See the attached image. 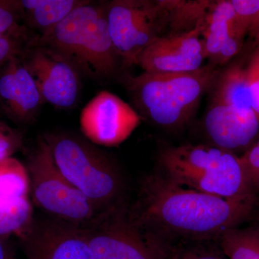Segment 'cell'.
Returning <instances> with one entry per match:
<instances>
[{
  "instance_id": "9c48e42d",
  "label": "cell",
  "mask_w": 259,
  "mask_h": 259,
  "mask_svg": "<svg viewBox=\"0 0 259 259\" xmlns=\"http://www.w3.org/2000/svg\"><path fill=\"white\" fill-rule=\"evenodd\" d=\"M137 110L115 94H97L81 110L80 128L83 136L98 146H117L126 141L141 122Z\"/></svg>"
},
{
  "instance_id": "6da1fadb",
  "label": "cell",
  "mask_w": 259,
  "mask_h": 259,
  "mask_svg": "<svg viewBox=\"0 0 259 259\" xmlns=\"http://www.w3.org/2000/svg\"><path fill=\"white\" fill-rule=\"evenodd\" d=\"M144 188V217L192 236L222 234L236 228L249 217L255 201L223 198L161 177H151Z\"/></svg>"
},
{
  "instance_id": "d6986e66",
  "label": "cell",
  "mask_w": 259,
  "mask_h": 259,
  "mask_svg": "<svg viewBox=\"0 0 259 259\" xmlns=\"http://www.w3.org/2000/svg\"><path fill=\"white\" fill-rule=\"evenodd\" d=\"M32 222L28 197L0 201V237L21 234Z\"/></svg>"
},
{
  "instance_id": "7a4b0ae2",
  "label": "cell",
  "mask_w": 259,
  "mask_h": 259,
  "mask_svg": "<svg viewBox=\"0 0 259 259\" xmlns=\"http://www.w3.org/2000/svg\"><path fill=\"white\" fill-rule=\"evenodd\" d=\"M220 71L209 64L183 74L144 72L127 76L126 89L141 117L163 128L180 129L192 120Z\"/></svg>"
},
{
  "instance_id": "83f0119b",
  "label": "cell",
  "mask_w": 259,
  "mask_h": 259,
  "mask_svg": "<svg viewBox=\"0 0 259 259\" xmlns=\"http://www.w3.org/2000/svg\"><path fill=\"white\" fill-rule=\"evenodd\" d=\"M249 32L251 36L254 39L256 47H259V18L254 25L250 29Z\"/></svg>"
},
{
  "instance_id": "4316f807",
  "label": "cell",
  "mask_w": 259,
  "mask_h": 259,
  "mask_svg": "<svg viewBox=\"0 0 259 259\" xmlns=\"http://www.w3.org/2000/svg\"><path fill=\"white\" fill-rule=\"evenodd\" d=\"M0 259H16L14 252L4 241L3 237H0Z\"/></svg>"
},
{
  "instance_id": "f1b7e54d",
  "label": "cell",
  "mask_w": 259,
  "mask_h": 259,
  "mask_svg": "<svg viewBox=\"0 0 259 259\" xmlns=\"http://www.w3.org/2000/svg\"><path fill=\"white\" fill-rule=\"evenodd\" d=\"M3 161H0V167H1L2 162H3Z\"/></svg>"
},
{
  "instance_id": "cb8c5ba5",
  "label": "cell",
  "mask_w": 259,
  "mask_h": 259,
  "mask_svg": "<svg viewBox=\"0 0 259 259\" xmlns=\"http://www.w3.org/2000/svg\"><path fill=\"white\" fill-rule=\"evenodd\" d=\"M252 98V108L259 117V47L250 56L246 67Z\"/></svg>"
},
{
  "instance_id": "3957f363",
  "label": "cell",
  "mask_w": 259,
  "mask_h": 259,
  "mask_svg": "<svg viewBox=\"0 0 259 259\" xmlns=\"http://www.w3.org/2000/svg\"><path fill=\"white\" fill-rule=\"evenodd\" d=\"M159 161L167 178L182 187L223 198L255 200L241 158L232 151L214 145L171 146L161 151Z\"/></svg>"
},
{
  "instance_id": "7402d4cb",
  "label": "cell",
  "mask_w": 259,
  "mask_h": 259,
  "mask_svg": "<svg viewBox=\"0 0 259 259\" xmlns=\"http://www.w3.org/2000/svg\"><path fill=\"white\" fill-rule=\"evenodd\" d=\"M22 18L19 0H0V33L20 28Z\"/></svg>"
},
{
  "instance_id": "5bb4252c",
  "label": "cell",
  "mask_w": 259,
  "mask_h": 259,
  "mask_svg": "<svg viewBox=\"0 0 259 259\" xmlns=\"http://www.w3.org/2000/svg\"><path fill=\"white\" fill-rule=\"evenodd\" d=\"M82 230L93 259H163L127 227L96 225Z\"/></svg>"
},
{
  "instance_id": "44dd1931",
  "label": "cell",
  "mask_w": 259,
  "mask_h": 259,
  "mask_svg": "<svg viewBox=\"0 0 259 259\" xmlns=\"http://www.w3.org/2000/svg\"><path fill=\"white\" fill-rule=\"evenodd\" d=\"M237 32L245 37L259 18V0H231Z\"/></svg>"
},
{
  "instance_id": "30bf717a",
  "label": "cell",
  "mask_w": 259,
  "mask_h": 259,
  "mask_svg": "<svg viewBox=\"0 0 259 259\" xmlns=\"http://www.w3.org/2000/svg\"><path fill=\"white\" fill-rule=\"evenodd\" d=\"M204 21L190 31L158 37L140 55L138 65L151 74H183L202 67L207 59L202 32Z\"/></svg>"
},
{
  "instance_id": "ffe728a7",
  "label": "cell",
  "mask_w": 259,
  "mask_h": 259,
  "mask_svg": "<svg viewBox=\"0 0 259 259\" xmlns=\"http://www.w3.org/2000/svg\"><path fill=\"white\" fill-rule=\"evenodd\" d=\"M30 40L23 25L12 31L0 33V67L15 56L22 55Z\"/></svg>"
},
{
  "instance_id": "8fae6325",
  "label": "cell",
  "mask_w": 259,
  "mask_h": 259,
  "mask_svg": "<svg viewBox=\"0 0 259 259\" xmlns=\"http://www.w3.org/2000/svg\"><path fill=\"white\" fill-rule=\"evenodd\" d=\"M19 236L27 259H93L83 230L75 226L32 222Z\"/></svg>"
},
{
  "instance_id": "277c9868",
  "label": "cell",
  "mask_w": 259,
  "mask_h": 259,
  "mask_svg": "<svg viewBox=\"0 0 259 259\" xmlns=\"http://www.w3.org/2000/svg\"><path fill=\"white\" fill-rule=\"evenodd\" d=\"M34 39L64 56L80 74L93 79L114 76L121 61L109 32L105 5L87 2Z\"/></svg>"
},
{
  "instance_id": "ba28073f",
  "label": "cell",
  "mask_w": 259,
  "mask_h": 259,
  "mask_svg": "<svg viewBox=\"0 0 259 259\" xmlns=\"http://www.w3.org/2000/svg\"><path fill=\"white\" fill-rule=\"evenodd\" d=\"M21 56L44 102L61 109L76 105L81 92L80 73L66 58L34 38Z\"/></svg>"
},
{
  "instance_id": "ac0fdd59",
  "label": "cell",
  "mask_w": 259,
  "mask_h": 259,
  "mask_svg": "<svg viewBox=\"0 0 259 259\" xmlns=\"http://www.w3.org/2000/svg\"><path fill=\"white\" fill-rule=\"evenodd\" d=\"M29 193L27 168L14 158L3 160L0 167V201L28 197Z\"/></svg>"
},
{
  "instance_id": "5b68a950",
  "label": "cell",
  "mask_w": 259,
  "mask_h": 259,
  "mask_svg": "<svg viewBox=\"0 0 259 259\" xmlns=\"http://www.w3.org/2000/svg\"><path fill=\"white\" fill-rule=\"evenodd\" d=\"M56 166L70 183L97 206L110 202L120 190L111 160L91 144L70 134L45 136Z\"/></svg>"
},
{
  "instance_id": "2e32d148",
  "label": "cell",
  "mask_w": 259,
  "mask_h": 259,
  "mask_svg": "<svg viewBox=\"0 0 259 259\" xmlns=\"http://www.w3.org/2000/svg\"><path fill=\"white\" fill-rule=\"evenodd\" d=\"M22 18L30 28L49 32L66 17L88 1L79 0H19Z\"/></svg>"
},
{
  "instance_id": "e0dca14e",
  "label": "cell",
  "mask_w": 259,
  "mask_h": 259,
  "mask_svg": "<svg viewBox=\"0 0 259 259\" xmlns=\"http://www.w3.org/2000/svg\"><path fill=\"white\" fill-rule=\"evenodd\" d=\"M221 247L228 259H259V228L223 232Z\"/></svg>"
},
{
  "instance_id": "7c38bea8",
  "label": "cell",
  "mask_w": 259,
  "mask_h": 259,
  "mask_svg": "<svg viewBox=\"0 0 259 259\" xmlns=\"http://www.w3.org/2000/svg\"><path fill=\"white\" fill-rule=\"evenodd\" d=\"M44 100L22 56L0 67V105L5 115L20 125L34 120Z\"/></svg>"
},
{
  "instance_id": "484cf974",
  "label": "cell",
  "mask_w": 259,
  "mask_h": 259,
  "mask_svg": "<svg viewBox=\"0 0 259 259\" xmlns=\"http://www.w3.org/2000/svg\"><path fill=\"white\" fill-rule=\"evenodd\" d=\"M172 259H224L221 255L214 252L206 251V250H196V251L187 252L182 255L180 258Z\"/></svg>"
},
{
  "instance_id": "8992f818",
  "label": "cell",
  "mask_w": 259,
  "mask_h": 259,
  "mask_svg": "<svg viewBox=\"0 0 259 259\" xmlns=\"http://www.w3.org/2000/svg\"><path fill=\"white\" fill-rule=\"evenodd\" d=\"M105 5L112 44L125 66L138 65L141 53L170 28L168 0H113Z\"/></svg>"
},
{
  "instance_id": "52a82bcc",
  "label": "cell",
  "mask_w": 259,
  "mask_h": 259,
  "mask_svg": "<svg viewBox=\"0 0 259 259\" xmlns=\"http://www.w3.org/2000/svg\"><path fill=\"white\" fill-rule=\"evenodd\" d=\"M27 171L30 194L37 207L74 225L93 221L97 204L65 178L56 166L45 139H40L30 153Z\"/></svg>"
},
{
  "instance_id": "603a6c76",
  "label": "cell",
  "mask_w": 259,
  "mask_h": 259,
  "mask_svg": "<svg viewBox=\"0 0 259 259\" xmlns=\"http://www.w3.org/2000/svg\"><path fill=\"white\" fill-rule=\"evenodd\" d=\"M21 142V136L18 131L0 121V161L11 157Z\"/></svg>"
},
{
  "instance_id": "d4e9b609",
  "label": "cell",
  "mask_w": 259,
  "mask_h": 259,
  "mask_svg": "<svg viewBox=\"0 0 259 259\" xmlns=\"http://www.w3.org/2000/svg\"><path fill=\"white\" fill-rule=\"evenodd\" d=\"M241 158L250 182L255 190L259 189V139Z\"/></svg>"
},
{
  "instance_id": "4fadbf2b",
  "label": "cell",
  "mask_w": 259,
  "mask_h": 259,
  "mask_svg": "<svg viewBox=\"0 0 259 259\" xmlns=\"http://www.w3.org/2000/svg\"><path fill=\"white\" fill-rule=\"evenodd\" d=\"M204 126L214 146L233 152L253 141L259 131V117L253 110L209 103Z\"/></svg>"
},
{
  "instance_id": "9a60e30c",
  "label": "cell",
  "mask_w": 259,
  "mask_h": 259,
  "mask_svg": "<svg viewBox=\"0 0 259 259\" xmlns=\"http://www.w3.org/2000/svg\"><path fill=\"white\" fill-rule=\"evenodd\" d=\"M204 26L202 37L206 57L209 59V64H212L228 38L233 34H239L236 30V18L231 1H212L204 18Z\"/></svg>"
}]
</instances>
